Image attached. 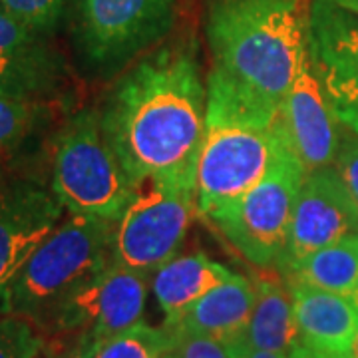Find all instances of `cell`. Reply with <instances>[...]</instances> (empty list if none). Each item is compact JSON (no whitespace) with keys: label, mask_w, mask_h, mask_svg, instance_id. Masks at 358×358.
<instances>
[{"label":"cell","mask_w":358,"mask_h":358,"mask_svg":"<svg viewBox=\"0 0 358 358\" xmlns=\"http://www.w3.org/2000/svg\"><path fill=\"white\" fill-rule=\"evenodd\" d=\"M308 58L338 122L358 136V22L331 0L308 4Z\"/></svg>","instance_id":"obj_10"},{"label":"cell","mask_w":358,"mask_h":358,"mask_svg":"<svg viewBox=\"0 0 358 358\" xmlns=\"http://www.w3.org/2000/svg\"><path fill=\"white\" fill-rule=\"evenodd\" d=\"M301 345L329 358H345L358 331V303L352 296L305 285H289Z\"/></svg>","instance_id":"obj_15"},{"label":"cell","mask_w":358,"mask_h":358,"mask_svg":"<svg viewBox=\"0 0 358 358\" xmlns=\"http://www.w3.org/2000/svg\"><path fill=\"white\" fill-rule=\"evenodd\" d=\"M345 358H358V331L357 336H355V341H352V345L348 348V352H346Z\"/></svg>","instance_id":"obj_30"},{"label":"cell","mask_w":358,"mask_h":358,"mask_svg":"<svg viewBox=\"0 0 358 358\" xmlns=\"http://www.w3.org/2000/svg\"><path fill=\"white\" fill-rule=\"evenodd\" d=\"M64 213L50 181L18 176L0 183V315H6L8 291L16 275Z\"/></svg>","instance_id":"obj_11"},{"label":"cell","mask_w":358,"mask_h":358,"mask_svg":"<svg viewBox=\"0 0 358 358\" xmlns=\"http://www.w3.org/2000/svg\"><path fill=\"white\" fill-rule=\"evenodd\" d=\"M56 103L30 102L0 94V171L18 164L54 126Z\"/></svg>","instance_id":"obj_20"},{"label":"cell","mask_w":358,"mask_h":358,"mask_svg":"<svg viewBox=\"0 0 358 358\" xmlns=\"http://www.w3.org/2000/svg\"><path fill=\"white\" fill-rule=\"evenodd\" d=\"M72 90V68L52 38L0 6V94L62 106Z\"/></svg>","instance_id":"obj_12"},{"label":"cell","mask_w":358,"mask_h":358,"mask_svg":"<svg viewBox=\"0 0 358 358\" xmlns=\"http://www.w3.org/2000/svg\"><path fill=\"white\" fill-rule=\"evenodd\" d=\"M195 181H148L114 221L112 263L152 277L179 255L192 225Z\"/></svg>","instance_id":"obj_8"},{"label":"cell","mask_w":358,"mask_h":358,"mask_svg":"<svg viewBox=\"0 0 358 358\" xmlns=\"http://www.w3.org/2000/svg\"><path fill=\"white\" fill-rule=\"evenodd\" d=\"M279 124L291 150L307 171L333 166L343 141V124L324 96L310 58L282 100Z\"/></svg>","instance_id":"obj_14"},{"label":"cell","mask_w":358,"mask_h":358,"mask_svg":"<svg viewBox=\"0 0 358 358\" xmlns=\"http://www.w3.org/2000/svg\"><path fill=\"white\" fill-rule=\"evenodd\" d=\"M253 281L255 303L241 341L253 348L289 355L301 345L293 307V293L287 281L273 271H261Z\"/></svg>","instance_id":"obj_18"},{"label":"cell","mask_w":358,"mask_h":358,"mask_svg":"<svg viewBox=\"0 0 358 358\" xmlns=\"http://www.w3.org/2000/svg\"><path fill=\"white\" fill-rule=\"evenodd\" d=\"M331 2H334L336 6H341L346 13L358 16V0H331Z\"/></svg>","instance_id":"obj_29"},{"label":"cell","mask_w":358,"mask_h":358,"mask_svg":"<svg viewBox=\"0 0 358 358\" xmlns=\"http://www.w3.org/2000/svg\"><path fill=\"white\" fill-rule=\"evenodd\" d=\"M96 358H171V333L164 324L150 327L143 320L106 341Z\"/></svg>","instance_id":"obj_21"},{"label":"cell","mask_w":358,"mask_h":358,"mask_svg":"<svg viewBox=\"0 0 358 358\" xmlns=\"http://www.w3.org/2000/svg\"><path fill=\"white\" fill-rule=\"evenodd\" d=\"M114 221L68 215L38 245L8 291L6 313L36 322L46 334L58 310L112 265Z\"/></svg>","instance_id":"obj_3"},{"label":"cell","mask_w":358,"mask_h":358,"mask_svg":"<svg viewBox=\"0 0 358 358\" xmlns=\"http://www.w3.org/2000/svg\"><path fill=\"white\" fill-rule=\"evenodd\" d=\"M150 289L152 277L112 263L58 310L46 334L88 338L102 346L143 322Z\"/></svg>","instance_id":"obj_9"},{"label":"cell","mask_w":358,"mask_h":358,"mask_svg":"<svg viewBox=\"0 0 358 358\" xmlns=\"http://www.w3.org/2000/svg\"><path fill=\"white\" fill-rule=\"evenodd\" d=\"M167 331L171 333V358H233L229 345L219 338L173 329Z\"/></svg>","instance_id":"obj_24"},{"label":"cell","mask_w":358,"mask_h":358,"mask_svg":"<svg viewBox=\"0 0 358 358\" xmlns=\"http://www.w3.org/2000/svg\"><path fill=\"white\" fill-rule=\"evenodd\" d=\"M281 277L287 285H305L355 299L358 293V233L301 259Z\"/></svg>","instance_id":"obj_19"},{"label":"cell","mask_w":358,"mask_h":358,"mask_svg":"<svg viewBox=\"0 0 358 358\" xmlns=\"http://www.w3.org/2000/svg\"><path fill=\"white\" fill-rule=\"evenodd\" d=\"M307 167L287 150L277 166L241 197L219 207L207 219L221 231L247 263L261 271H275L285 257L294 201Z\"/></svg>","instance_id":"obj_6"},{"label":"cell","mask_w":358,"mask_h":358,"mask_svg":"<svg viewBox=\"0 0 358 358\" xmlns=\"http://www.w3.org/2000/svg\"><path fill=\"white\" fill-rule=\"evenodd\" d=\"M291 150L279 117L273 126L207 122L195 166V201L201 215L241 197Z\"/></svg>","instance_id":"obj_7"},{"label":"cell","mask_w":358,"mask_h":358,"mask_svg":"<svg viewBox=\"0 0 358 358\" xmlns=\"http://www.w3.org/2000/svg\"><path fill=\"white\" fill-rule=\"evenodd\" d=\"M231 275L229 267L205 253H187L167 261L152 275V293L166 315L164 324H173L181 319L201 296L227 281Z\"/></svg>","instance_id":"obj_17"},{"label":"cell","mask_w":358,"mask_h":358,"mask_svg":"<svg viewBox=\"0 0 358 358\" xmlns=\"http://www.w3.org/2000/svg\"><path fill=\"white\" fill-rule=\"evenodd\" d=\"M46 334L36 322L20 315H0V358H40Z\"/></svg>","instance_id":"obj_23"},{"label":"cell","mask_w":358,"mask_h":358,"mask_svg":"<svg viewBox=\"0 0 358 358\" xmlns=\"http://www.w3.org/2000/svg\"><path fill=\"white\" fill-rule=\"evenodd\" d=\"M179 0H72L68 28L84 70L100 80L126 72L164 44Z\"/></svg>","instance_id":"obj_5"},{"label":"cell","mask_w":358,"mask_h":358,"mask_svg":"<svg viewBox=\"0 0 358 358\" xmlns=\"http://www.w3.org/2000/svg\"><path fill=\"white\" fill-rule=\"evenodd\" d=\"M358 233V203L333 166L307 171L294 201L279 275L327 245Z\"/></svg>","instance_id":"obj_13"},{"label":"cell","mask_w":358,"mask_h":358,"mask_svg":"<svg viewBox=\"0 0 358 358\" xmlns=\"http://www.w3.org/2000/svg\"><path fill=\"white\" fill-rule=\"evenodd\" d=\"M0 6L30 30L52 38L68 26L72 0H0Z\"/></svg>","instance_id":"obj_22"},{"label":"cell","mask_w":358,"mask_h":358,"mask_svg":"<svg viewBox=\"0 0 358 358\" xmlns=\"http://www.w3.org/2000/svg\"><path fill=\"white\" fill-rule=\"evenodd\" d=\"M333 167L338 171L341 179L345 181L348 192L352 193L355 201L358 203V136L357 134H348L341 141L338 154L334 159Z\"/></svg>","instance_id":"obj_25"},{"label":"cell","mask_w":358,"mask_h":358,"mask_svg":"<svg viewBox=\"0 0 358 358\" xmlns=\"http://www.w3.org/2000/svg\"><path fill=\"white\" fill-rule=\"evenodd\" d=\"M100 110L106 140L128 178L195 181L207 131V84L195 38L166 40L114 80Z\"/></svg>","instance_id":"obj_1"},{"label":"cell","mask_w":358,"mask_h":358,"mask_svg":"<svg viewBox=\"0 0 358 358\" xmlns=\"http://www.w3.org/2000/svg\"><path fill=\"white\" fill-rule=\"evenodd\" d=\"M289 358H329L324 357V355H320V352H317V350H313V348H308V346L305 345H296L289 352Z\"/></svg>","instance_id":"obj_28"},{"label":"cell","mask_w":358,"mask_h":358,"mask_svg":"<svg viewBox=\"0 0 358 358\" xmlns=\"http://www.w3.org/2000/svg\"><path fill=\"white\" fill-rule=\"evenodd\" d=\"M307 28L303 0H209L207 122L273 126L308 62Z\"/></svg>","instance_id":"obj_2"},{"label":"cell","mask_w":358,"mask_h":358,"mask_svg":"<svg viewBox=\"0 0 358 358\" xmlns=\"http://www.w3.org/2000/svg\"><path fill=\"white\" fill-rule=\"evenodd\" d=\"M355 301H357V303H358V293H357V296H355Z\"/></svg>","instance_id":"obj_31"},{"label":"cell","mask_w":358,"mask_h":358,"mask_svg":"<svg viewBox=\"0 0 358 358\" xmlns=\"http://www.w3.org/2000/svg\"><path fill=\"white\" fill-rule=\"evenodd\" d=\"M98 350L100 345L92 343L88 338H70V346L60 358H96Z\"/></svg>","instance_id":"obj_27"},{"label":"cell","mask_w":358,"mask_h":358,"mask_svg":"<svg viewBox=\"0 0 358 358\" xmlns=\"http://www.w3.org/2000/svg\"><path fill=\"white\" fill-rule=\"evenodd\" d=\"M229 348L233 358H289V355H285V352H273V350L253 348V346L243 343L241 338L235 341V343H229Z\"/></svg>","instance_id":"obj_26"},{"label":"cell","mask_w":358,"mask_h":358,"mask_svg":"<svg viewBox=\"0 0 358 358\" xmlns=\"http://www.w3.org/2000/svg\"><path fill=\"white\" fill-rule=\"evenodd\" d=\"M255 303L253 281L233 273L227 281L201 296L173 324H164L173 331L207 334L223 343H235L243 336Z\"/></svg>","instance_id":"obj_16"},{"label":"cell","mask_w":358,"mask_h":358,"mask_svg":"<svg viewBox=\"0 0 358 358\" xmlns=\"http://www.w3.org/2000/svg\"><path fill=\"white\" fill-rule=\"evenodd\" d=\"M50 185L68 215L115 221L134 199L138 185L106 140L98 108L78 110L54 131Z\"/></svg>","instance_id":"obj_4"}]
</instances>
